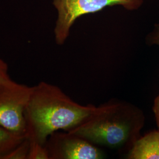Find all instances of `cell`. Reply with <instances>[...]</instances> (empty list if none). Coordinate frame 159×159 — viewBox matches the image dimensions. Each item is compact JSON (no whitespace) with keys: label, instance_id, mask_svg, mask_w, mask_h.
Here are the masks:
<instances>
[{"label":"cell","instance_id":"obj_1","mask_svg":"<svg viewBox=\"0 0 159 159\" xmlns=\"http://www.w3.org/2000/svg\"><path fill=\"white\" fill-rule=\"evenodd\" d=\"M95 107L92 104H79L57 85L41 81L33 86L25 108L26 137L31 142L45 146L52 133L78 125Z\"/></svg>","mask_w":159,"mask_h":159},{"label":"cell","instance_id":"obj_4","mask_svg":"<svg viewBox=\"0 0 159 159\" xmlns=\"http://www.w3.org/2000/svg\"><path fill=\"white\" fill-rule=\"evenodd\" d=\"M33 86L11 79L0 85V127L18 136L26 137L25 111Z\"/></svg>","mask_w":159,"mask_h":159},{"label":"cell","instance_id":"obj_3","mask_svg":"<svg viewBox=\"0 0 159 159\" xmlns=\"http://www.w3.org/2000/svg\"><path fill=\"white\" fill-rule=\"evenodd\" d=\"M144 0H52L53 6L57 11L54 30L56 43L57 45H63L67 40L75 21L84 15L116 6L134 11L140 8Z\"/></svg>","mask_w":159,"mask_h":159},{"label":"cell","instance_id":"obj_8","mask_svg":"<svg viewBox=\"0 0 159 159\" xmlns=\"http://www.w3.org/2000/svg\"><path fill=\"white\" fill-rule=\"evenodd\" d=\"M30 150V141L25 137L22 142L8 154L4 159H27Z\"/></svg>","mask_w":159,"mask_h":159},{"label":"cell","instance_id":"obj_2","mask_svg":"<svg viewBox=\"0 0 159 159\" xmlns=\"http://www.w3.org/2000/svg\"><path fill=\"white\" fill-rule=\"evenodd\" d=\"M144 123L145 116L141 108L112 98L96 106L87 117L67 131L94 145L128 152L141 136Z\"/></svg>","mask_w":159,"mask_h":159},{"label":"cell","instance_id":"obj_12","mask_svg":"<svg viewBox=\"0 0 159 159\" xmlns=\"http://www.w3.org/2000/svg\"><path fill=\"white\" fill-rule=\"evenodd\" d=\"M153 111L155 117L156 125L159 130V94L154 100Z\"/></svg>","mask_w":159,"mask_h":159},{"label":"cell","instance_id":"obj_5","mask_svg":"<svg viewBox=\"0 0 159 159\" xmlns=\"http://www.w3.org/2000/svg\"><path fill=\"white\" fill-rule=\"evenodd\" d=\"M49 159H102L106 155L96 145L68 131L54 132L46 144Z\"/></svg>","mask_w":159,"mask_h":159},{"label":"cell","instance_id":"obj_11","mask_svg":"<svg viewBox=\"0 0 159 159\" xmlns=\"http://www.w3.org/2000/svg\"><path fill=\"white\" fill-rule=\"evenodd\" d=\"M11 79L8 74V64L0 58V85Z\"/></svg>","mask_w":159,"mask_h":159},{"label":"cell","instance_id":"obj_10","mask_svg":"<svg viewBox=\"0 0 159 159\" xmlns=\"http://www.w3.org/2000/svg\"><path fill=\"white\" fill-rule=\"evenodd\" d=\"M146 41L149 45H156L159 47V24L154 25L152 31L148 34Z\"/></svg>","mask_w":159,"mask_h":159},{"label":"cell","instance_id":"obj_9","mask_svg":"<svg viewBox=\"0 0 159 159\" xmlns=\"http://www.w3.org/2000/svg\"><path fill=\"white\" fill-rule=\"evenodd\" d=\"M27 159H49L46 146L37 143L30 142Z\"/></svg>","mask_w":159,"mask_h":159},{"label":"cell","instance_id":"obj_7","mask_svg":"<svg viewBox=\"0 0 159 159\" xmlns=\"http://www.w3.org/2000/svg\"><path fill=\"white\" fill-rule=\"evenodd\" d=\"M26 137L18 136L0 127V159L6 156L23 142Z\"/></svg>","mask_w":159,"mask_h":159},{"label":"cell","instance_id":"obj_6","mask_svg":"<svg viewBox=\"0 0 159 159\" xmlns=\"http://www.w3.org/2000/svg\"><path fill=\"white\" fill-rule=\"evenodd\" d=\"M128 159H159V130L140 136L128 151Z\"/></svg>","mask_w":159,"mask_h":159}]
</instances>
